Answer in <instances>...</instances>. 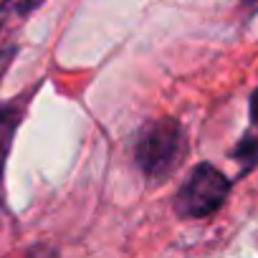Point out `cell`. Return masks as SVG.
Returning a JSON list of instances; mask_svg holds the SVG:
<instances>
[{
	"instance_id": "6da1fadb",
	"label": "cell",
	"mask_w": 258,
	"mask_h": 258,
	"mask_svg": "<svg viewBox=\"0 0 258 258\" xmlns=\"http://www.w3.org/2000/svg\"><path fill=\"white\" fill-rule=\"evenodd\" d=\"M187 135L180 119L157 116L140 126L135 137V162L147 182L170 180L187 157Z\"/></svg>"
},
{
	"instance_id": "7a4b0ae2",
	"label": "cell",
	"mask_w": 258,
	"mask_h": 258,
	"mask_svg": "<svg viewBox=\"0 0 258 258\" xmlns=\"http://www.w3.org/2000/svg\"><path fill=\"white\" fill-rule=\"evenodd\" d=\"M230 190V177H225L213 162H200L187 172L185 182L180 185L172 200V210L180 218H208L220 210Z\"/></svg>"
},
{
	"instance_id": "3957f363",
	"label": "cell",
	"mask_w": 258,
	"mask_h": 258,
	"mask_svg": "<svg viewBox=\"0 0 258 258\" xmlns=\"http://www.w3.org/2000/svg\"><path fill=\"white\" fill-rule=\"evenodd\" d=\"M41 6L43 0H3L0 3V58L16 51L23 26Z\"/></svg>"
},
{
	"instance_id": "277c9868",
	"label": "cell",
	"mask_w": 258,
	"mask_h": 258,
	"mask_svg": "<svg viewBox=\"0 0 258 258\" xmlns=\"http://www.w3.org/2000/svg\"><path fill=\"white\" fill-rule=\"evenodd\" d=\"M33 99V91H26V94H18L16 99L0 104V185H3V172H6V162H8V155L13 150V140H16V132L28 111V104Z\"/></svg>"
},
{
	"instance_id": "5b68a950",
	"label": "cell",
	"mask_w": 258,
	"mask_h": 258,
	"mask_svg": "<svg viewBox=\"0 0 258 258\" xmlns=\"http://www.w3.org/2000/svg\"><path fill=\"white\" fill-rule=\"evenodd\" d=\"M233 160L240 162V175L250 172V170L258 165V132L245 135V137L235 145V150H233Z\"/></svg>"
},
{
	"instance_id": "8992f818",
	"label": "cell",
	"mask_w": 258,
	"mask_h": 258,
	"mask_svg": "<svg viewBox=\"0 0 258 258\" xmlns=\"http://www.w3.org/2000/svg\"><path fill=\"white\" fill-rule=\"evenodd\" d=\"M250 124H253V132H258V89L250 94Z\"/></svg>"
},
{
	"instance_id": "52a82bcc",
	"label": "cell",
	"mask_w": 258,
	"mask_h": 258,
	"mask_svg": "<svg viewBox=\"0 0 258 258\" xmlns=\"http://www.w3.org/2000/svg\"><path fill=\"white\" fill-rule=\"evenodd\" d=\"M31 258H56V253L41 245V248H33V250H31Z\"/></svg>"
},
{
	"instance_id": "ba28073f",
	"label": "cell",
	"mask_w": 258,
	"mask_h": 258,
	"mask_svg": "<svg viewBox=\"0 0 258 258\" xmlns=\"http://www.w3.org/2000/svg\"><path fill=\"white\" fill-rule=\"evenodd\" d=\"M248 3H253V0H248ZM255 3H258V0H255Z\"/></svg>"
}]
</instances>
